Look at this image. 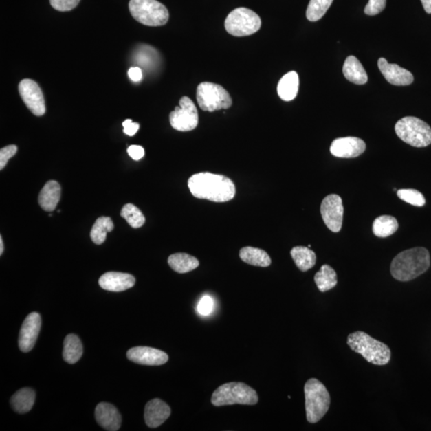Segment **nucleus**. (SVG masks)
<instances>
[{"label":"nucleus","mask_w":431,"mask_h":431,"mask_svg":"<svg viewBox=\"0 0 431 431\" xmlns=\"http://www.w3.org/2000/svg\"><path fill=\"white\" fill-rule=\"evenodd\" d=\"M188 186L195 197L214 202L231 201L236 195L234 183L229 177L210 173L192 175L188 181Z\"/></svg>","instance_id":"obj_1"},{"label":"nucleus","mask_w":431,"mask_h":431,"mask_svg":"<svg viewBox=\"0 0 431 431\" xmlns=\"http://www.w3.org/2000/svg\"><path fill=\"white\" fill-rule=\"evenodd\" d=\"M430 265L428 250L422 247H413L395 257L391 262L390 274L395 280L410 281L424 274Z\"/></svg>","instance_id":"obj_2"},{"label":"nucleus","mask_w":431,"mask_h":431,"mask_svg":"<svg viewBox=\"0 0 431 431\" xmlns=\"http://www.w3.org/2000/svg\"><path fill=\"white\" fill-rule=\"evenodd\" d=\"M348 345L355 353L360 354L369 363L384 366L390 360V349L382 342L364 333L355 331L348 337Z\"/></svg>","instance_id":"obj_3"},{"label":"nucleus","mask_w":431,"mask_h":431,"mask_svg":"<svg viewBox=\"0 0 431 431\" xmlns=\"http://www.w3.org/2000/svg\"><path fill=\"white\" fill-rule=\"evenodd\" d=\"M305 395L307 420L310 423H316L329 411V393L320 380L310 379L305 385Z\"/></svg>","instance_id":"obj_4"},{"label":"nucleus","mask_w":431,"mask_h":431,"mask_svg":"<svg viewBox=\"0 0 431 431\" xmlns=\"http://www.w3.org/2000/svg\"><path fill=\"white\" fill-rule=\"evenodd\" d=\"M258 395L251 386L244 383H227L219 386L212 393L211 402L216 407L227 405H255L258 403Z\"/></svg>","instance_id":"obj_5"},{"label":"nucleus","mask_w":431,"mask_h":431,"mask_svg":"<svg viewBox=\"0 0 431 431\" xmlns=\"http://www.w3.org/2000/svg\"><path fill=\"white\" fill-rule=\"evenodd\" d=\"M129 8L135 21L148 27L163 26L170 18L168 9L157 0H131Z\"/></svg>","instance_id":"obj_6"},{"label":"nucleus","mask_w":431,"mask_h":431,"mask_svg":"<svg viewBox=\"0 0 431 431\" xmlns=\"http://www.w3.org/2000/svg\"><path fill=\"white\" fill-rule=\"evenodd\" d=\"M396 135L414 147H426L431 144V128L415 117H405L395 124Z\"/></svg>","instance_id":"obj_7"},{"label":"nucleus","mask_w":431,"mask_h":431,"mask_svg":"<svg viewBox=\"0 0 431 431\" xmlns=\"http://www.w3.org/2000/svg\"><path fill=\"white\" fill-rule=\"evenodd\" d=\"M225 27L231 36H250L259 31L261 19L258 14L249 8H236L227 16Z\"/></svg>","instance_id":"obj_8"},{"label":"nucleus","mask_w":431,"mask_h":431,"mask_svg":"<svg viewBox=\"0 0 431 431\" xmlns=\"http://www.w3.org/2000/svg\"><path fill=\"white\" fill-rule=\"evenodd\" d=\"M197 101L201 110L208 112L226 110L232 104L230 93L224 87L209 82L198 85Z\"/></svg>","instance_id":"obj_9"},{"label":"nucleus","mask_w":431,"mask_h":431,"mask_svg":"<svg viewBox=\"0 0 431 431\" xmlns=\"http://www.w3.org/2000/svg\"><path fill=\"white\" fill-rule=\"evenodd\" d=\"M197 109L189 97H182L179 102V107L170 115V125L176 131L187 132L195 130L198 125Z\"/></svg>","instance_id":"obj_10"},{"label":"nucleus","mask_w":431,"mask_h":431,"mask_svg":"<svg viewBox=\"0 0 431 431\" xmlns=\"http://www.w3.org/2000/svg\"><path fill=\"white\" fill-rule=\"evenodd\" d=\"M19 92L25 105L34 115L41 117L45 113V100L41 88L37 82L32 79H23L19 84Z\"/></svg>","instance_id":"obj_11"},{"label":"nucleus","mask_w":431,"mask_h":431,"mask_svg":"<svg viewBox=\"0 0 431 431\" xmlns=\"http://www.w3.org/2000/svg\"><path fill=\"white\" fill-rule=\"evenodd\" d=\"M343 201L339 195L327 196L321 203L320 212L327 227L333 232H339L343 225Z\"/></svg>","instance_id":"obj_12"},{"label":"nucleus","mask_w":431,"mask_h":431,"mask_svg":"<svg viewBox=\"0 0 431 431\" xmlns=\"http://www.w3.org/2000/svg\"><path fill=\"white\" fill-rule=\"evenodd\" d=\"M42 325L41 316L32 312L25 319L19 337V346L23 353H29L36 344Z\"/></svg>","instance_id":"obj_13"},{"label":"nucleus","mask_w":431,"mask_h":431,"mask_svg":"<svg viewBox=\"0 0 431 431\" xmlns=\"http://www.w3.org/2000/svg\"><path fill=\"white\" fill-rule=\"evenodd\" d=\"M366 150L365 142L359 137H346L336 138L331 143V155L340 158H353L359 157Z\"/></svg>","instance_id":"obj_14"},{"label":"nucleus","mask_w":431,"mask_h":431,"mask_svg":"<svg viewBox=\"0 0 431 431\" xmlns=\"http://www.w3.org/2000/svg\"><path fill=\"white\" fill-rule=\"evenodd\" d=\"M126 355L133 363L146 366H160L168 360V355L164 351L148 346H135L129 350Z\"/></svg>","instance_id":"obj_15"},{"label":"nucleus","mask_w":431,"mask_h":431,"mask_svg":"<svg viewBox=\"0 0 431 431\" xmlns=\"http://www.w3.org/2000/svg\"><path fill=\"white\" fill-rule=\"evenodd\" d=\"M378 67L386 80L393 85L408 86L414 81L412 74L397 64L388 63L384 58L379 59Z\"/></svg>","instance_id":"obj_16"},{"label":"nucleus","mask_w":431,"mask_h":431,"mask_svg":"<svg viewBox=\"0 0 431 431\" xmlns=\"http://www.w3.org/2000/svg\"><path fill=\"white\" fill-rule=\"evenodd\" d=\"M170 414V406L159 399H153L146 405L144 418L148 428H157L166 422Z\"/></svg>","instance_id":"obj_17"},{"label":"nucleus","mask_w":431,"mask_h":431,"mask_svg":"<svg viewBox=\"0 0 431 431\" xmlns=\"http://www.w3.org/2000/svg\"><path fill=\"white\" fill-rule=\"evenodd\" d=\"M135 276L123 272H109L98 280L102 289L110 291H123L131 289L135 285Z\"/></svg>","instance_id":"obj_18"},{"label":"nucleus","mask_w":431,"mask_h":431,"mask_svg":"<svg viewBox=\"0 0 431 431\" xmlns=\"http://www.w3.org/2000/svg\"><path fill=\"white\" fill-rule=\"evenodd\" d=\"M96 418L97 423L107 430L116 431L121 428V415L115 406L111 404H98L96 409Z\"/></svg>","instance_id":"obj_19"},{"label":"nucleus","mask_w":431,"mask_h":431,"mask_svg":"<svg viewBox=\"0 0 431 431\" xmlns=\"http://www.w3.org/2000/svg\"><path fill=\"white\" fill-rule=\"evenodd\" d=\"M61 197L60 185L56 181H49L38 195V204L46 212L56 209Z\"/></svg>","instance_id":"obj_20"},{"label":"nucleus","mask_w":431,"mask_h":431,"mask_svg":"<svg viewBox=\"0 0 431 431\" xmlns=\"http://www.w3.org/2000/svg\"><path fill=\"white\" fill-rule=\"evenodd\" d=\"M300 80L298 74L290 71L285 74L277 86L279 97L285 102L294 100L299 91Z\"/></svg>","instance_id":"obj_21"},{"label":"nucleus","mask_w":431,"mask_h":431,"mask_svg":"<svg viewBox=\"0 0 431 431\" xmlns=\"http://www.w3.org/2000/svg\"><path fill=\"white\" fill-rule=\"evenodd\" d=\"M344 77L351 82L364 85L368 80V74L357 58L351 56L346 58L344 64Z\"/></svg>","instance_id":"obj_22"},{"label":"nucleus","mask_w":431,"mask_h":431,"mask_svg":"<svg viewBox=\"0 0 431 431\" xmlns=\"http://www.w3.org/2000/svg\"><path fill=\"white\" fill-rule=\"evenodd\" d=\"M36 401V393L32 388H23L17 391L11 399V405L14 411L19 414L29 412Z\"/></svg>","instance_id":"obj_23"},{"label":"nucleus","mask_w":431,"mask_h":431,"mask_svg":"<svg viewBox=\"0 0 431 431\" xmlns=\"http://www.w3.org/2000/svg\"><path fill=\"white\" fill-rule=\"evenodd\" d=\"M168 264L173 271L178 274H187L199 266V261L196 257L187 254H175L170 256Z\"/></svg>","instance_id":"obj_24"},{"label":"nucleus","mask_w":431,"mask_h":431,"mask_svg":"<svg viewBox=\"0 0 431 431\" xmlns=\"http://www.w3.org/2000/svg\"><path fill=\"white\" fill-rule=\"evenodd\" d=\"M240 257L245 263L257 267H266L272 263L270 256L265 251L254 247H243Z\"/></svg>","instance_id":"obj_25"},{"label":"nucleus","mask_w":431,"mask_h":431,"mask_svg":"<svg viewBox=\"0 0 431 431\" xmlns=\"http://www.w3.org/2000/svg\"><path fill=\"white\" fill-rule=\"evenodd\" d=\"M291 256L297 267L302 272L308 271L316 265V255L309 247H294L291 250Z\"/></svg>","instance_id":"obj_26"},{"label":"nucleus","mask_w":431,"mask_h":431,"mask_svg":"<svg viewBox=\"0 0 431 431\" xmlns=\"http://www.w3.org/2000/svg\"><path fill=\"white\" fill-rule=\"evenodd\" d=\"M82 344L76 335H68L64 340L63 359L67 363L74 364L80 360L82 355Z\"/></svg>","instance_id":"obj_27"},{"label":"nucleus","mask_w":431,"mask_h":431,"mask_svg":"<svg viewBox=\"0 0 431 431\" xmlns=\"http://www.w3.org/2000/svg\"><path fill=\"white\" fill-rule=\"evenodd\" d=\"M315 283L321 292L333 289L338 283L335 271L329 265L321 267L320 270L315 275Z\"/></svg>","instance_id":"obj_28"},{"label":"nucleus","mask_w":431,"mask_h":431,"mask_svg":"<svg viewBox=\"0 0 431 431\" xmlns=\"http://www.w3.org/2000/svg\"><path fill=\"white\" fill-rule=\"evenodd\" d=\"M399 224L393 216L383 215L375 220L373 225V234L378 237H388L397 231Z\"/></svg>","instance_id":"obj_29"},{"label":"nucleus","mask_w":431,"mask_h":431,"mask_svg":"<svg viewBox=\"0 0 431 431\" xmlns=\"http://www.w3.org/2000/svg\"><path fill=\"white\" fill-rule=\"evenodd\" d=\"M113 223L111 217L98 218L91 231V239L96 245H102L107 239V234L113 230Z\"/></svg>","instance_id":"obj_30"},{"label":"nucleus","mask_w":431,"mask_h":431,"mask_svg":"<svg viewBox=\"0 0 431 431\" xmlns=\"http://www.w3.org/2000/svg\"><path fill=\"white\" fill-rule=\"evenodd\" d=\"M333 0H310L306 16L311 22H316L324 16Z\"/></svg>","instance_id":"obj_31"},{"label":"nucleus","mask_w":431,"mask_h":431,"mask_svg":"<svg viewBox=\"0 0 431 431\" xmlns=\"http://www.w3.org/2000/svg\"><path fill=\"white\" fill-rule=\"evenodd\" d=\"M121 217L124 218L133 229H138L146 222L145 216L135 205L126 204L123 206Z\"/></svg>","instance_id":"obj_32"},{"label":"nucleus","mask_w":431,"mask_h":431,"mask_svg":"<svg viewBox=\"0 0 431 431\" xmlns=\"http://www.w3.org/2000/svg\"><path fill=\"white\" fill-rule=\"evenodd\" d=\"M397 196L401 200L414 206L422 207L426 203L423 193L416 190H399L397 191Z\"/></svg>","instance_id":"obj_33"},{"label":"nucleus","mask_w":431,"mask_h":431,"mask_svg":"<svg viewBox=\"0 0 431 431\" xmlns=\"http://www.w3.org/2000/svg\"><path fill=\"white\" fill-rule=\"evenodd\" d=\"M80 0H49L52 7L58 12H69L78 6Z\"/></svg>","instance_id":"obj_34"},{"label":"nucleus","mask_w":431,"mask_h":431,"mask_svg":"<svg viewBox=\"0 0 431 431\" xmlns=\"http://www.w3.org/2000/svg\"><path fill=\"white\" fill-rule=\"evenodd\" d=\"M386 0H369L366 5L364 12L368 16H373L382 12L386 7Z\"/></svg>","instance_id":"obj_35"},{"label":"nucleus","mask_w":431,"mask_h":431,"mask_svg":"<svg viewBox=\"0 0 431 431\" xmlns=\"http://www.w3.org/2000/svg\"><path fill=\"white\" fill-rule=\"evenodd\" d=\"M17 151L18 148L16 145H10L1 148L0 151V170H3L8 161L16 155Z\"/></svg>","instance_id":"obj_36"},{"label":"nucleus","mask_w":431,"mask_h":431,"mask_svg":"<svg viewBox=\"0 0 431 431\" xmlns=\"http://www.w3.org/2000/svg\"><path fill=\"white\" fill-rule=\"evenodd\" d=\"M214 309V302L210 296H203L197 305V311L202 316H209Z\"/></svg>","instance_id":"obj_37"},{"label":"nucleus","mask_w":431,"mask_h":431,"mask_svg":"<svg viewBox=\"0 0 431 431\" xmlns=\"http://www.w3.org/2000/svg\"><path fill=\"white\" fill-rule=\"evenodd\" d=\"M124 127L123 132L128 136H133L136 135V133L140 130V124L133 122L131 120H127L122 123Z\"/></svg>","instance_id":"obj_38"},{"label":"nucleus","mask_w":431,"mask_h":431,"mask_svg":"<svg viewBox=\"0 0 431 431\" xmlns=\"http://www.w3.org/2000/svg\"><path fill=\"white\" fill-rule=\"evenodd\" d=\"M128 155L132 158V159L138 161L145 156V150L140 146L133 145L128 148Z\"/></svg>","instance_id":"obj_39"},{"label":"nucleus","mask_w":431,"mask_h":431,"mask_svg":"<svg viewBox=\"0 0 431 431\" xmlns=\"http://www.w3.org/2000/svg\"><path fill=\"white\" fill-rule=\"evenodd\" d=\"M128 76L133 82H140L142 78V71L140 67H131L128 71Z\"/></svg>","instance_id":"obj_40"},{"label":"nucleus","mask_w":431,"mask_h":431,"mask_svg":"<svg viewBox=\"0 0 431 431\" xmlns=\"http://www.w3.org/2000/svg\"><path fill=\"white\" fill-rule=\"evenodd\" d=\"M426 12L431 14V0H421Z\"/></svg>","instance_id":"obj_41"},{"label":"nucleus","mask_w":431,"mask_h":431,"mask_svg":"<svg viewBox=\"0 0 431 431\" xmlns=\"http://www.w3.org/2000/svg\"><path fill=\"white\" fill-rule=\"evenodd\" d=\"M4 250L3 241L2 236H0V255L3 254Z\"/></svg>","instance_id":"obj_42"}]
</instances>
